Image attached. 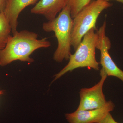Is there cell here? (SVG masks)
<instances>
[{
    "instance_id": "6da1fadb",
    "label": "cell",
    "mask_w": 123,
    "mask_h": 123,
    "mask_svg": "<svg viewBox=\"0 0 123 123\" xmlns=\"http://www.w3.org/2000/svg\"><path fill=\"white\" fill-rule=\"evenodd\" d=\"M38 37L37 33L27 30L17 31L10 36L4 48L0 50V66H6L17 60L33 62L34 59L30 56L35 51L51 46L47 38Z\"/></svg>"
},
{
    "instance_id": "7a4b0ae2",
    "label": "cell",
    "mask_w": 123,
    "mask_h": 123,
    "mask_svg": "<svg viewBox=\"0 0 123 123\" xmlns=\"http://www.w3.org/2000/svg\"><path fill=\"white\" fill-rule=\"evenodd\" d=\"M73 20L70 10L67 6L55 19L44 22L43 30L47 32L52 31L58 42L57 48L53 55V59L57 62L69 59L71 53V36Z\"/></svg>"
},
{
    "instance_id": "3957f363",
    "label": "cell",
    "mask_w": 123,
    "mask_h": 123,
    "mask_svg": "<svg viewBox=\"0 0 123 123\" xmlns=\"http://www.w3.org/2000/svg\"><path fill=\"white\" fill-rule=\"evenodd\" d=\"M97 31L91 29L85 35L75 53L70 55L68 63L55 75L53 81L68 72L79 68L88 67L95 70H99V63L95 57V50L98 40L97 31Z\"/></svg>"
},
{
    "instance_id": "277c9868",
    "label": "cell",
    "mask_w": 123,
    "mask_h": 123,
    "mask_svg": "<svg viewBox=\"0 0 123 123\" xmlns=\"http://www.w3.org/2000/svg\"><path fill=\"white\" fill-rule=\"evenodd\" d=\"M112 4L103 0H95L79 12L73 19L71 36V46L74 50L83 37L91 29L97 30L96 22L102 12L111 7Z\"/></svg>"
},
{
    "instance_id": "5b68a950",
    "label": "cell",
    "mask_w": 123,
    "mask_h": 123,
    "mask_svg": "<svg viewBox=\"0 0 123 123\" xmlns=\"http://www.w3.org/2000/svg\"><path fill=\"white\" fill-rule=\"evenodd\" d=\"M100 81L92 88H82L79 92L80 100L77 110H93L103 107L106 103L103 91L104 82L107 76L102 68L100 71Z\"/></svg>"
},
{
    "instance_id": "8992f818",
    "label": "cell",
    "mask_w": 123,
    "mask_h": 123,
    "mask_svg": "<svg viewBox=\"0 0 123 123\" xmlns=\"http://www.w3.org/2000/svg\"><path fill=\"white\" fill-rule=\"evenodd\" d=\"M106 21L97 31L98 40L97 49L101 52L100 63L102 68L105 72L107 76L116 77L123 82V71L120 69L114 62L109 54L108 50L111 48V42L109 38L106 36Z\"/></svg>"
},
{
    "instance_id": "52a82bcc",
    "label": "cell",
    "mask_w": 123,
    "mask_h": 123,
    "mask_svg": "<svg viewBox=\"0 0 123 123\" xmlns=\"http://www.w3.org/2000/svg\"><path fill=\"white\" fill-rule=\"evenodd\" d=\"M115 105L111 101H107L103 107L93 110H76L65 115L69 123H98L114 110Z\"/></svg>"
},
{
    "instance_id": "ba28073f",
    "label": "cell",
    "mask_w": 123,
    "mask_h": 123,
    "mask_svg": "<svg viewBox=\"0 0 123 123\" xmlns=\"http://www.w3.org/2000/svg\"><path fill=\"white\" fill-rule=\"evenodd\" d=\"M68 0H40L31 9V13L44 16L48 21L55 19L68 4Z\"/></svg>"
},
{
    "instance_id": "9c48e42d",
    "label": "cell",
    "mask_w": 123,
    "mask_h": 123,
    "mask_svg": "<svg viewBox=\"0 0 123 123\" xmlns=\"http://www.w3.org/2000/svg\"><path fill=\"white\" fill-rule=\"evenodd\" d=\"M38 0H6L4 12L8 20L13 34L18 31V18L26 7L36 4Z\"/></svg>"
},
{
    "instance_id": "30bf717a",
    "label": "cell",
    "mask_w": 123,
    "mask_h": 123,
    "mask_svg": "<svg viewBox=\"0 0 123 123\" xmlns=\"http://www.w3.org/2000/svg\"><path fill=\"white\" fill-rule=\"evenodd\" d=\"M12 31L8 20L4 12H0V50L4 48Z\"/></svg>"
},
{
    "instance_id": "8fae6325",
    "label": "cell",
    "mask_w": 123,
    "mask_h": 123,
    "mask_svg": "<svg viewBox=\"0 0 123 123\" xmlns=\"http://www.w3.org/2000/svg\"><path fill=\"white\" fill-rule=\"evenodd\" d=\"M91 0H68L67 5L70 10L73 19L82 9L90 4Z\"/></svg>"
},
{
    "instance_id": "7c38bea8",
    "label": "cell",
    "mask_w": 123,
    "mask_h": 123,
    "mask_svg": "<svg viewBox=\"0 0 123 123\" xmlns=\"http://www.w3.org/2000/svg\"><path fill=\"white\" fill-rule=\"evenodd\" d=\"M98 123H119L115 120L112 115L110 113L107 115L102 120L99 121Z\"/></svg>"
},
{
    "instance_id": "4fadbf2b",
    "label": "cell",
    "mask_w": 123,
    "mask_h": 123,
    "mask_svg": "<svg viewBox=\"0 0 123 123\" xmlns=\"http://www.w3.org/2000/svg\"><path fill=\"white\" fill-rule=\"evenodd\" d=\"M6 0H0V12H2L4 11Z\"/></svg>"
},
{
    "instance_id": "5bb4252c",
    "label": "cell",
    "mask_w": 123,
    "mask_h": 123,
    "mask_svg": "<svg viewBox=\"0 0 123 123\" xmlns=\"http://www.w3.org/2000/svg\"><path fill=\"white\" fill-rule=\"evenodd\" d=\"M103 0L105 1H107V2H108V1L111 0L116 1H118V2L122 3V4L123 5V0Z\"/></svg>"
},
{
    "instance_id": "9a60e30c",
    "label": "cell",
    "mask_w": 123,
    "mask_h": 123,
    "mask_svg": "<svg viewBox=\"0 0 123 123\" xmlns=\"http://www.w3.org/2000/svg\"><path fill=\"white\" fill-rule=\"evenodd\" d=\"M4 93V91H3L0 90V95L3 94Z\"/></svg>"
}]
</instances>
